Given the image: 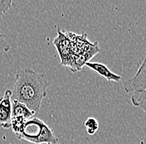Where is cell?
<instances>
[{"label": "cell", "mask_w": 146, "mask_h": 144, "mask_svg": "<svg viewBox=\"0 0 146 144\" xmlns=\"http://www.w3.org/2000/svg\"><path fill=\"white\" fill-rule=\"evenodd\" d=\"M48 85L45 74L38 73L31 68L20 69L16 71V81L11 98L36 113L42 106Z\"/></svg>", "instance_id": "1"}, {"label": "cell", "mask_w": 146, "mask_h": 144, "mask_svg": "<svg viewBox=\"0 0 146 144\" xmlns=\"http://www.w3.org/2000/svg\"><path fill=\"white\" fill-rule=\"evenodd\" d=\"M57 32H58V36L54 39L53 43L61 59L62 65L70 67L74 58V55L72 53L71 42L68 36L65 35L60 30H58Z\"/></svg>", "instance_id": "2"}, {"label": "cell", "mask_w": 146, "mask_h": 144, "mask_svg": "<svg viewBox=\"0 0 146 144\" xmlns=\"http://www.w3.org/2000/svg\"><path fill=\"white\" fill-rule=\"evenodd\" d=\"M124 90L128 94H132L138 90L146 91V55L135 75L124 83Z\"/></svg>", "instance_id": "3"}, {"label": "cell", "mask_w": 146, "mask_h": 144, "mask_svg": "<svg viewBox=\"0 0 146 144\" xmlns=\"http://www.w3.org/2000/svg\"><path fill=\"white\" fill-rule=\"evenodd\" d=\"M45 122L36 117H32L27 119L23 129L18 138L20 140H24L31 143L35 144L36 138L40 135L42 128Z\"/></svg>", "instance_id": "4"}, {"label": "cell", "mask_w": 146, "mask_h": 144, "mask_svg": "<svg viewBox=\"0 0 146 144\" xmlns=\"http://www.w3.org/2000/svg\"><path fill=\"white\" fill-rule=\"evenodd\" d=\"M12 90H6L0 97V127L9 129L12 119Z\"/></svg>", "instance_id": "5"}, {"label": "cell", "mask_w": 146, "mask_h": 144, "mask_svg": "<svg viewBox=\"0 0 146 144\" xmlns=\"http://www.w3.org/2000/svg\"><path fill=\"white\" fill-rule=\"evenodd\" d=\"M100 52V47L97 42L93 43L92 45L86 49L85 52H83L81 54L75 55L73 58L72 63L71 65L70 68L72 72L80 71L82 67L86 65V63L89 62L91 58H93L96 54Z\"/></svg>", "instance_id": "6"}, {"label": "cell", "mask_w": 146, "mask_h": 144, "mask_svg": "<svg viewBox=\"0 0 146 144\" xmlns=\"http://www.w3.org/2000/svg\"><path fill=\"white\" fill-rule=\"evenodd\" d=\"M91 71L96 72L100 76L105 78L108 82H115L119 83L121 81V76L117 74L112 72L109 68L102 63L99 62H87L85 65Z\"/></svg>", "instance_id": "7"}, {"label": "cell", "mask_w": 146, "mask_h": 144, "mask_svg": "<svg viewBox=\"0 0 146 144\" xmlns=\"http://www.w3.org/2000/svg\"><path fill=\"white\" fill-rule=\"evenodd\" d=\"M35 144H59V139L55 135L52 128L45 123Z\"/></svg>", "instance_id": "8"}, {"label": "cell", "mask_w": 146, "mask_h": 144, "mask_svg": "<svg viewBox=\"0 0 146 144\" xmlns=\"http://www.w3.org/2000/svg\"><path fill=\"white\" fill-rule=\"evenodd\" d=\"M35 112L17 100H12V117H23L26 119L34 117Z\"/></svg>", "instance_id": "9"}, {"label": "cell", "mask_w": 146, "mask_h": 144, "mask_svg": "<svg viewBox=\"0 0 146 144\" xmlns=\"http://www.w3.org/2000/svg\"><path fill=\"white\" fill-rule=\"evenodd\" d=\"M130 100L135 107L142 109L146 114V91L138 90L133 92L130 96Z\"/></svg>", "instance_id": "10"}, {"label": "cell", "mask_w": 146, "mask_h": 144, "mask_svg": "<svg viewBox=\"0 0 146 144\" xmlns=\"http://www.w3.org/2000/svg\"><path fill=\"white\" fill-rule=\"evenodd\" d=\"M26 121H27V119L23 117H12L10 128L15 133L17 137L21 134Z\"/></svg>", "instance_id": "11"}, {"label": "cell", "mask_w": 146, "mask_h": 144, "mask_svg": "<svg viewBox=\"0 0 146 144\" xmlns=\"http://www.w3.org/2000/svg\"><path fill=\"white\" fill-rule=\"evenodd\" d=\"M84 126L89 135H94L99 129V123L94 118H89L84 122Z\"/></svg>", "instance_id": "12"}, {"label": "cell", "mask_w": 146, "mask_h": 144, "mask_svg": "<svg viewBox=\"0 0 146 144\" xmlns=\"http://www.w3.org/2000/svg\"><path fill=\"white\" fill-rule=\"evenodd\" d=\"M13 6V0H0V18H2Z\"/></svg>", "instance_id": "13"}, {"label": "cell", "mask_w": 146, "mask_h": 144, "mask_svg": "<svg viewBox=\"0 0 146 144\" xmlns=\"http://www.w3.org/2000/svg\"><path fill=\"white\" fill-rule=\"evenodd\" d=\"M10 50V45L6 40V35L0 32V52H8Z\"/></svg>", "instance_id": "14"}]
</instances>
